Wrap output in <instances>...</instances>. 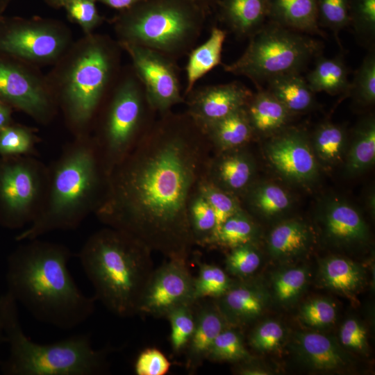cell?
Returning a JSON list of instances; mask_svg holds the SVG:
<instances>
[{"mask_svg":"<svg viewBox=\"0 0 375 375\" xmlns=\"http://www.w3.org/2000/svg\"><path fill=\"white\" fill-rule=\"evenodd\" d=\"M109 6L117 8L122 9L128 8L135 3L142 1V0H99Z\"/></svg>","mask_w":375,"mask_h":375,"instance_id":"obj_52","label":"cell"},{"mask_svg":"<svg viewBox=\"0 0 375 375\" xmlns=\"http://www.w3.org/2000/svg\"><path fill=\"white\" fill-rule=\"evenodd\" d=\"M227 254L226 272L239 279L248 278L259 268L260 253L254 243L242 244L232 249Z\"/></svg>","mask_w":375,"mask_h":375,"instance_id":"obj_43","label":"cell"},{"mask_svg":"<svg viewBox=\"0 0 375 375\" xmlns=\"http://www.w3.org/2000/svg\"><path fill=\"white\" fill-rule=\"evenodd\" d=\"M249 205L260 214L272 217L288 210L291 199L280 186L262 183L253 188L248 194Z\"/></svg>","mask_w":375,"mask_h":375,"instance_id":"obj_36","label":"cell"},{"mask_svg":"<svg viewBox=\"0 0 375 375\" xmlns=\"http://www.w3.org/2000/svg\"><path fill=\"white\" fill-rule=\"evenodd\" d=\"M375 160V121L372 116L361 120L353 131V137L346 163L349 175L361 173Z\"/></svg>","mask_w":375,"mask_h":375,"instance_id":"obj_31","label":"cell"},{"mask_svg":"<svg viewBox=\"0 0 375 375\" xmlns=\"http://www.w3.org/2000/svg\"><path fill=\"white\" fill-rule=\"evenodd\" d=\"M37 137L28 128L10 124L0 130V156H36Z\"/></svg>","mask_w":375,"mask_h":375,"instance_id":"obj_39","label":"cell"},{"mask_svg":"<svg viewBox=\"0 0 375 375\" xmlns=\"http://www.w3.org/2000/svg\"><path fill=\"white\" fill-rule=\"evenodd\" d=\"M268 89L290 112L310 110L315 105V92L300 73L276 76L267 81Z\"/></svg>","mask_w":375,"mask_h":375,"instance_id":"obj_28","label":"cell"},{"mask_svg":"<svg viewBox=\"0 0 375 375\" xmlns=\"http://www.w3.org/2000/svg\"><path fill=\"white\" fill-rule=\"evenodd\" d=\"M145 102L144 93L133 80L124 83L115 94L100 135L92 138L107 176L144 133Z\"/></svg>","mask_w":375,"mask_h":375,"instance_id":"obj_9","label":"cell"},{"mask_svg":"<svg viewBox=\"0 0 375 375\" xmlns=\"http://www.w3.org/2000/svg\"><path fill=\"white\" fill-rule=\"evenodd\" d=\"M170 367L171 363L166 356L160 350L152 347L139 353L134 371L137 375H165Z\"/></svg>","mask_w":375,"mask_h":375,"instance_id":"obj_48","label":"cell"},{"mask_svg":"<svg viewBox=\"0 0 375 375\" xmlns=\"http://www.w3.org/2000/svg\"><path fill=\"white\" fill-rule=\"evenodd\" d=\"M196 322L192 338L185 349L186 367L193 372L207 359L217 336L229 324L216 302H195Z\"/></svg>","mask_w":375,"mask_h":375,"instance_id":"obj_20","label":"cell"},{"mask_svg":"<svg viewBox=\"0 0 375 375\" xmlns=\"http://www.w3.org/2000/svg\"><path fill=\"white\" fill-rule=\"evenodd\" d=\"M353 99L360 105L369 106L375 101V51L372 47L356 70L349 90Z\"/></svg>","mask_w":375,"mask_h":375,"instance_id":"obj_42","label":"cell"},{"mask_svg":"<svg viewBox=\"0 0 375 375\" xmlns=\"http://www.w3.org/2000/svg\"><path fill=\"white\" fill-rule=\"evenodd\" d=\"M308 280L305 267L289 268L277 273L273 279L276 299L282 303L295 301L303 290Z\"/></svg>","mask_w":375,"mask_h":375,"instance_id":"obj_44","label":"cell"},{"mask_svg":"<svg viewBox=\"0 0 375 375\" xmlns=\"http://www.w3.org/2000/svg\"><path fill=\"white\" fill-rule=\"evenodd\" d=\"M188 217L195 244L209 246L216 230V218L212 208L198 191L190 202Z\"/></svg>","mask_w":375,"mask_h":375,"instance_id":"obj_35","label":"cell"},{"mask_svg":"<svg viewBox=\"0 0 375 375\" xmlns=\"http://www.w3.org/2000/svg\"><path fill=\"white\" fill-rule=\"evenodd\" d=\"M194 279L188 260L168 259L153 270L142 298L139 315L165 317L175 308L194 303Z\"/></svg>","mask_w":375,"mask_h":375,"instance_id":"obj_12","label":"cell"},{"mask_svg":"<svg viewBox=\"0 0 375 375\" xmlns=\"http://www.w3.org/2000/svg\"><path fill=\"white\" fill-rule=\"evenodd\" d=\"M202 131L212 148L218 151L242 147L253 133L245 107L213 122Z\"/></svg>","mask_w":375,"mask_h":375,"instance_id":"obj_25","label":"cell"},{"mask_svg":"<svg viewBox=\"0 0 375 375\" xmlns=\"http://www.w3.org/2000/svg\"><path fill=\"white\" fill-rule=\"evenodd\" d=\"M341 344L349 349L359 353L367 350V333L365 327L355 318L347 319L340 331Z\"/></svg>","mask_w":375,"mask_h":375,"instance_id":"obj_49","label":"cell"},{"mask_svg":"<svg viewBox=\"0 0 375 375\" xmlns=\"http://www.w3.org/2000/svg\"><path fill=\"white\" fill-rule=\"evenodd\" d=\"M215 302L228 324L238 328L262 314L267 295L260 285L248 278L234 281L228 291Z\"/></svg>","mask_w":375,"mask_h":375,"instance_id":"obj_16","label":"cell"},{"mask_svg":"<svg viewBox=\"0 0 375 375\" xmlns=\"http://www.w3.org/2000/svg\"><path fill=\"white\" fill-rule=\"evenodd\" d=\"M319 26L329 28L342 48L339 34L349 26V0H317Z\"/></svg>","mask_w":375,"mask_h":375,"instance_id":"obj_45","label":"cell"},{"mask_svg":"<svg viewBox=\"0 0 375 375\" xmlns=\"http://www.w3.org/2000/svg\"><path fill=\"white\" fill-rule=\"evenodd\" d=\"M316 58L315 67L306 78L310 89L314 92H325L332 95L348 92L349 69L343 55L328 58L320 54Z\"/></svg>","mask_w":375,"mask_h":375,"instance_id":"obj_27","label":"cell"},{"mask_svg":"<svg viewBox=\"0 0 375 375\" xmlns=\"http://www.w3.org/2000/svg\"><path fill=\"white\" fill-rule=\"evenodd\" d=\"M67 9L72 18L85 28H90L99 20L94 0H68Z\"/></svg>","mask_w":375,"mask_h":375,"instance_id":"obj_50","label":"cell"},{"mask_svg":"<svg viewBox=\"0 0 375 375\" xmlns=\"http://www.w3.org/2000/svg\"><path fill=\"white\" fill-rule=\"evenodd\" d=\"M267 18L295 31L325 37L318 23L317 0H268Z\"/></svg>","mask_w":375,"mask_h":375,"instance_id":"obj_22","label":"cell"},{"mask_svg":"<svg viewBox=\"0 0 375 375\" xmlns=\"http://www.w3.org/2000/svg\"><path fill=\"white\" fill-rule=\"evenodd\" d=\"M49 167L43 204L17 241L39 238L55 231L74 230L99 207L108 176L92 138L76 137Z\"/></svg>","mask_w":375,"mask_h":375,"instance_id":"obj_3","label":"cell"},{"mask_svg":"<svg viewBox=\"0 0 375 375\" xmlns=\"http://www.w3.org/2000/svg\"><path fill=\"white\" fill-rule=\"evenodd\" d=\"M311 242L312 234L307 225L298 220H289L271 231L268 249L273 258L287 260L306 253Z\"/></svg>","mask_w":375,"mask_h":375,"instance_id":"obj_26","label":"cell"},{"mask_svg":"<svg viewBox=\"0 0 375 375\" xmlns=\"http://www.w3.org/2000/svg\"><path fill=\"white\" fill-rule=\"evenodd\" d=\"M62 44L57 34L39 27L12 28L0 36L1 51L27 59L53 58L61 49Z\"/></svg>","mask_w":375,"mask_h":375,"instance_id":"obj_18","label":"cell"},{"mask_svg":"<svg viewBox=\"0 0 375 375\" xmlns=\"http://www.w3.org/2000/svg\"><path fill=\"white\" fill-rule=\"evenodd\" d=\"M165 317L171 326L172 351L176 353L185 351L195 327V303L175 308Z\"/></svg>","mask_w":375,"mask_h":375,"instance_id":"obj_38","label":"cell"},{"mask_svg":"<svg viewBox=\"0 0 375 375\" xmlns=\"http://www.w3.org/2000/svg\"><path fill=\"white\" fill-rule=\"evenodd\" d=\"M197 191L209 203L215 213L216 218L215 234L224 222L242 210L236 196L217 188L208 182L205 177L201 181Z\"/></svg>","mask_w":375,"mask_h":375,"instance_id":"obj_41","label":"cell"},{"mask_svg":"<svg viewBox=\"0 0 375 375\" xmlns=\"http://www.w3.org/2000/svg\"><path fill=\"white\" fill-rule=\"evenodd\" d=\"M245 106L246 112L253 128L262 134H269L282 131L291 114L288 109L267 90L258 87Z\"/></svg>","mask_w":375,"mask_h":375,"instance_id":"obj_24","label":"cell"},{"mask_svg":"<svg viewBox=\"0 0 375 375\" xmlns=\"http://www.w3.org/2000/svg\"><path fill=\"white\" fill-rule=\"evenodd\" d=\"M326 237L340 246L360 244L368 240L367 226L360 213L349 204L339 200L326 203L322 212Z\"/></svg>","mask_w":375,"mask_h":375,"instance_id":"obj_19","label":"cell"},{"mask_svg":"<svg viewBox=\"0 0 375 375\" xmlns=\"http://www.w3.org/2000/svg\"><path fill=\"white\" fill-rule=\"evenodd\" d=\"M125 42L149 48L167 56L182 53L200 33V22L186 7L173 1L146 5L122 25Z\"/></svg>","mask_w":375,"mask_h":375,"instance_id":"obj_7","label":"cell"},{"mask_svg":"<svg viewBox=\"0 0 375 375\" xmlns=\"http://www.w3.org/2000/svg\"><path fill=\"white\" fill-rule=\"evenodd\" d=\"M249 360L242 361V362L244 363L240 365L239 367L236 370L238 374H244V375L269 374L268 371L265 370V369L259 366L251 364L249 362Z\"/></svg>","mask_w":375,"mask_h":375,"instance_id":"obj_51","label":"cell"},{"mask_svg":"<svg viewBox=\"0 0 375 375\" xmlns=\"http://www.w3.org/2000/svg\"><path fill=\"white\" fill-rule=\"evenodd\" d=\"M144 87L148 106L162 114L183 101L175 65L167 56L153 49L124 43Z\"/></svg>","mask_w":375,"mask_h":375,"instance_id":"obj_11","label":"cell"},{"mask_svg":"<svg viewBox=\"0 0 375 375\" xmlns=\"http://www.w3.org/2000/svg\"><path fill=\"white\" fill-rule=\"evenodd\" d=\"M110 60L100 45L90 46L76 60L65 94L67 117L74 128H85L99 104L110 72Z\"/></svg>","mask_w":375,"mask_h":375,"instance_id":"obj_10","label":"cell"},{"mask_svg":"<svg viewBox=\"0 0 375 375\" xmlns=\"http://www.w3.org/2000/svg\"><path fill=\"white\" fill-rule=\"evenodd\" d=\"M251 358L241 333L229 325L214 340L206 360L239 362Z\"/></svg>","mask_w":375,"mask_h":375,"instance_id":"obj_37","label":"cell"},{"mask_svg":"<svg viewBox=\"0 0 375 375\" xmlns=\"http://www.w3.org/2000/svg\"><path fill=\"white\" fill-rule=\"evenodd\" d=\"M347 133L340 125L331 122L320 124L313 135V147L317 157L326 164L342 158L346 145Z\"/></svg>","mask_w":375,"mask_h":375,"instance_id":"obj_33","label":"cell"},{"mask_svg":"<svg viewBox=\"0 0 375 375\" xmlns=\"http://www.w3.org/2000/svg\"><path fill=\"white\" fill-rule=\"evenodd\" d=\"M151 251L131 235L111 227L92 234L78 257L91 283L95 301L119 317L139 315L154 270Z\"/></svg>","mask_w":375,"mask_h":375,"instance_id":"obj_4","label":"cell"},{"mask_svg":"<svg viewBox=\"0 0 375 375\" xmlns=\"http://www.w3.org/2000/svg\"><path fill=\"white\" fill-rule=\"evenodd\" d=\"M299 317L304 324L310 326H328L335 320V306L327 299H314L303 305Z\"/></svg>","mask_w":375,"mask_h":375,"instance_id":"obj_47","label":"cell"},{"mask_svg":"<svg viewBox=\"0 0 375 375\" xmlns=\"http://www.w3.org/2000/svg\"><path fill=\"white\" fill-rule=\"evenodd\" d=\"M226 36V31L214 27L209 38L192 51L186 67V94L193 90L194 84L199 78L221 63Z\"/></svg>","mask_w":375,"mask_h":375,"instance_id":"obj_30","label":"cell"},{"mask_svg":"<svg viewBox=\"0 0 375 375\" xmlns=\"http://www.w3.org/2000/svg\"><path fill=\"white\" fill-rule=\"evenodd\" d=\"M0 101L40 120L49 115L51 104L43 90L17 67L0 60Z\"/></svg>","mask_w":375,"mask_h":375,"instance_id":"obj_15","label":"cell"},{"mask_svg":"<svg viewBox=\"0 0 375 375\" xmlns=\"http://www.w3.org/2000/svg\"><path fill=\"white\" fill-rule=\"evenodd\" d=\"M240 149L210 156L205 174L208 182L235 196L249 187L256 170L251 156Z\"/></svg>","mask_w":375,"mask_h":375,"instance_id":"obj_17","label":"cell"},{"mask_svg":"<svg viewBox=\"0 0 375 375\" xmlns=\"http://www.w3.org/2000/svg\"><path fill=\"white\" fill-rule=\"evenodd\" d=\"M233 281L219 266L201 263L194 279V300L197 302L208 298L217 299L228 291Z\"/></svg>","mask_w":375,"mask_h":375,"instance_id":"obj_34","label":"cell"},{"mask_svg":"<svg viewBox=\"0 0 375 375\" xmlns=\"http://www.w3.org/2000/svg\"><path fill=\"white\" fill-rule=\"evenodd\" d=\"M9 1L10 0H0V16L8 5Z\"/></svg>","mask_w":375,"mask_h":375,"instance_id":"obj_54","label":"cell"},{"mask_svg":"<svg viewBox=\"0 0 375 375\" xmlns=\"http://www.w3.org/2000/svg\"><path fill=\"white\" fill-rule=\"evenodd\" d=\"M249 37L243 54L224 69L246 76L257 86L276 76L300 73L322 50V42L309 35L269 21Z\"/></svg>","mask_w":375,"mask_h":375,"instance_id":"obj_6","label":"cell"},{"mask_svg":"<svg viewBox=\"0 0 375 375\" xmlns=\"http://www.w3.org/2000/svg\"><path fill=\"white\" fill-rule=\"evenodd\" d=\"M212 147L187 114H164L108 174L94 212L167 259L188 260L195 242L188 208Z\"/></svg>","mask_w":375,"mask_h":375,"instance_id":"obj_1","label":"cell"},{"mask_svg":"<svg viewBox=\"0 0 375 375\" xmlns=\"http://www.w3.org/2000/svg\"><path fill=\"white\" fill-rule=\"evenodd\" d=\"M26 241L8 258V292L42 323L65 331L78 326L93 314L95 299L74 281L70 249L39 238Z\"/></svg>","mask_w":375,"mask_h":375,"instance_id":"obj_2","label":"cell"},{"mask_svg":"<svg viewBox=\"0 0 375 375\" xmlns=\"http://www.w3.org/2000/svg\"><path fill=\"white\" fill-rule=\"evenodd\" d=\"M258 231L253 222L242 210L229 217L219 227L209 246H219L229 249L254 243Z\"/></svg>","mask_w":375,"mask_h":375,"instance_id":"obj_32","label":"cell"},{"mask_svg":"<svg viewBox=\"0 0 375 375\" xmlns=\"http://www.w3.org/2000/svg\"><path fill=\"white\" fill-rule=\"evenodd\" d=\"M349 26L360 42L372 47L375 39V0H349Z\"/></svg>","mask_w":375,"mask_h":375,"instance_id":"obj_40","label":"cell"},{"mask_svg":"<svg viewBox=\"0 0 375 375\" xmlns=\"http://www.w3.org/2000/svg\"><path fill=\"white\" fill-rule=\"evenodd\" d=\"M10 123V109L9 106L0 101V130Z\"/></svg>","mask_w":375,"mask_h":375,"instance_id":"obj_53","label":"cell"},{"mask_svg":"<svg viewBox=\"0 0 375 375\" xmlns=\"http://www.w3.org/2000/svg\"><path fill=\"white\" fill-rule=\"evenodd\" d=\"M188 94L187 114L201 130L245 107L253 94L239 82L209 85Z\"/></svg>","mask_w":375,"mask_h":375,"instance_id":"obj_14","label":"cell"},{"mask_svg":"<svg viewBox=\"0 0 375 375\" xmlns=\"http://www.w3.org/2000/svg\"><path fill=\"white\" fill-rule=\"evenodd\" d=\"M56 1H58V2H65L66 3L68 0H55Z\"/></svg>","mask_w":375,"mask_h":375,"instance_id":"obj_56","label":"cell"},{"mask_svg":"<svg viewBox=\"0 0 375 375\" xmlns=\"http://www.w3.org/2000/svg\"><path fill=\"white\" fill-rule=\"evenodd\" d=\"M268 0H224L223 11L231 29L239 36H251L267 18Z\"/></svg>","mask_w":375,"mask_h":375,"instance_id":"obj_29","label":"cell"},{"mask_svg":"<svg viewBox=\"0 0 375 375\" xmlns=\"http://www.w3.org/2000/svg\"><path fill=\"white\" fill-rule=\"evenodd\" d=\"M285 336L281 324L274 320H267L260 324L250 334L249 345L259 352H269L277 349Z\"/></svg>","mask_w":375,"mask_h":375,"instance_id":"obj_46","label":"cell"},{"mask_svg":"<svg viewBox=\"0 0 375 375\" xmlns=\"http://www.w3.org/2000/svg\"><path fill=\"white\" fill-rule=\"evenodd\" d=\"M49 167L33 156L0 160V222L19 228L31 224L44 202Z\"/></svg>","mask_w":375,"mask_h":375,"instance_id":"obj_8","label":"cell"},{"mask_svg":"<svg viewBox=\"0 0 375 375\" xmlns=\"http://www.w3.org/2000/svg\"><path fill=\"white\" fill-rule=\"evenodd\" d=\"M319 276L325 288L349 299L355 298L366 280L365 271L360 265L338 256L328 257L321 261Z\"/></svg>","mask_w":375,"mask_h":375,"instance_id":"obj_23","label":"cell"},{"mask_svg":"<svg viewBox=\"0 0 375 375\" xmlns=\"http://www.w3.org/2000/svg\"><path fill=\"white\" fill-rule=\"evenodd\" d=\"M4 342V335H3V329H2V326H1V320H0V344Z\"/></svg>","mask_w":375,"mask_h":375,"instance_id":"obj_55","label":"cell"},{"mask_svg":"<svg viewBox=\"0 0 375 375\" xmlns=\"http://www.w3.org/2000/svg\"><path fill=\"white\" fill-rule=\"evenodd\" d=\"M15 299L0 298V320L9 356L2 365L8 375H100L108 372L111 349H96L90 334L70 336L51 344L35 342L23 331Z\"/></svg>","mask_w":375,"mask_h":375,"instance_id":"obj_5","label":"cell"},{"mask_svg":"<svg viewBox=\"0 0 375 375\" xmlns=\"http://www.w3.org/2000/svg\"><path fill=\"white\" fill-rule=\"evenodd\" d=\"M294 347L299 359L310 368L335 371L345 367L348 357L331 337L316 332H298Z\"/></svg>","mask_w":375,"mask_h":375,"instance_id":"obj_21","label":"cell"},{"mask_svg":"<svg viewBox=\"0 0 375 375\" xmlns=\"http://www.w3.org/2000/svg\"><path fill=\"white\" fill-rule=\"evenodd\" d=\"M265 147L272 165L287 179L302 183L313 180L317 176L316 158L303 131L283 129Z\"/></svg>","mask_w":375,"mask_h":375,"instance_id":"obj_13","label":"cell"}]
</instances>
